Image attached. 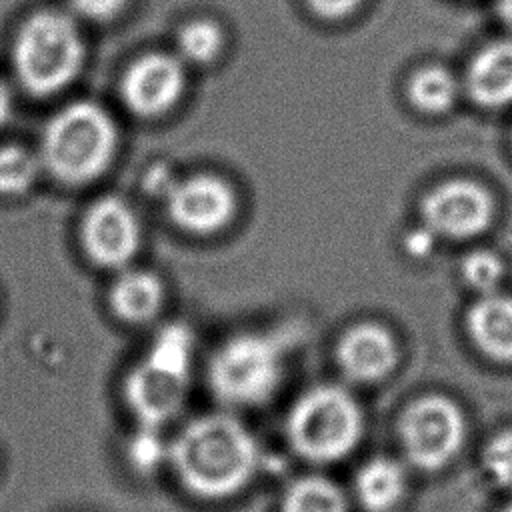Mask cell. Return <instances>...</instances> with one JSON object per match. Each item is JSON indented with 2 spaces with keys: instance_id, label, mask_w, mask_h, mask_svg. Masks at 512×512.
Listing matches in <instances>:
<instances>
[{
  "instance_id": "27",
  "label": "cell",
  "mask_w": 512,
  "mask_h": 512,
  "mask_svg": "<svg viewBox=\"0 0 512 512\" xmlns=\"http://www.w3.org/2000/svg\"><path fill=\"white\" fill-rule=\"evenodd\" d=\"M434 240H436V234L424 224V226H418V228L410 230V232L406 234L404 244H406L408 254L422 258V256H426V254L432 250Z\"/></svg>"
},
{
  "instance_id": "1",
  "label": "cell",
  "mask_w": 512,
  "mask_h": 512,
  "mask_svg": "<svg viewBox=\"0 0 512 512\" xmlns=\"http://www.w3.org/2000/svg\"><path fill=\"white\" fill-rule=\"evenodd\" d=\"M168 464L192 496L222 500L252 482L260 468V448L248 426L236 416L204 414L174 436Z\"/></svg>"
},
{
  "instance_id": "13",
  "label": "cell",
  "mask_w": 512,
  "mask_h": 512,
  "mask_svg": "<svg viewBox=\"0 0 512 512\" xmlns=\"http://www.w3.org/2000/svg\"><path fill=\"white\" fill-rule=\"evenodd\" d=\"M466 330L476 350L498 364H512V296L480 294L468 308Z\"/></svg>"
},
{
  "instance_id": "3",
  "label": "cell",
  "mask_w": 512,
  "mask_h": 512,
  "mask_svg": "<svg viewBox=\"0 0 512 512\" xmlns=\"http://www.w3.org/2000/svg\"><path fill=\"white\" fill-rule=\"evenodd\" d=\"M284 354L286 346L276 334H236L212 354L208 384L228 408L260 406L282 382Z\"/></svg>"
},
{
  "instance_id": "26",
  "label": "cell",
  "mask_w": 512,
  "mask_h": 512,
  "mask_svg": "<svg viewBox=\"0 0 512 512\" xmlns=\"http://www.w3.org/2000/svg\"><path fill=\"white\" fill-rule=\"evenodd\" d=\"M174 184H176V178L172 176V172L166 164H156V166L148 168V172L144 176V190L154 196L166 198Z\"/></svg>"
},
{
  "instance_id": "7",
  "label": "cell",
  "mask_w": 512,
  "mask_h": 512,
  "mask_svg": "<svg viewBox=\"0 0 512 512\" xmlns=\"http://www.w3.org/2000/svg\"><path fill=\"white\" fill-rule=\"evenodd\" d=\"M422 218L436 236L468 238L488 226L492 200L482 186L470 180L444 182L426 194Z\"/></svg>"
},
{
  "instance_id": "24",
  "label": "cell",
  "mask_w": 512,
  "mask_h": 512,
  "mask_svg": "<svg viewBox=\"0 0 512 512\" xmlns=\"http://www.w3.org/2000/svg\"><path fill=\"white\" fill-rule=\"evenodd\" d=\"M462 276L464 282L480 294L496 292L504 276V264L496 254L488 250H476L464 258Z\"/></svg>"
},
{
  "instance_id": "30",
  "label": "cell",
  "mask_w": 512,
  "mask_h": 512,
  "mask_svg": "<svg viewBox=\"0 0 512 512\" xmlns=\"http://www.w3.org/2000/svg\"><path fill=\"white\" fill-rule=\"evenodd\" d=\"M8 112H10V96H8V90L0 84V126L6 122Z\"/></svg>"
},
{
  "instance_id": "2",
  "label": "cell",
  "mask_w": 512,
  "mask_h": 512,
  "mask_svg": "<svg viewBox=\"0 0 512 512\" xmlns=\"http://www.w3.org/2000/svg\"><path fill=\"white\" fill-rule=\"evenodd\" d=\"M286 436L292 450L308 462L342 460L362 436L360 404L336 384L314 386L292 404Z\"/></svg>"
},
{
  "instance_id": "6",
  "label": "cell",
  "mask_w": 512,
  "mask_h": 512,
  "mask_svg": "<svg viewBox=\"0 0 512 512\" xmlns=\"http://www.w3.org/2000/svg\"><path fill=\"white\" fill-rule=\"evenodd\" d=\"M404 456L424 472L448 466L464 446L466 418L462 408L444 394L412 400L398 422Z\"/></svg>"
},
{
  "instance_id": "29",
  "label": "cell",
  "mask_w": 512,
  "mask_h": 512,
  "mask_svg": "<svg viewBox=\"0 0 512 512\" xmlns=\"http://www.w3.org/2000/svg\"><path fill=\"white\" fill-rule=\"evenodd\" d=\"M496 12L506 24L512 26V0H496Z\"/></svg>"
},
{
  "instance_id": "28",
  "label": "cell",
  "mask_w": 512,
  "mask_h": 512,
  "mask_svg": "<svg viewBox=\"0 0 512 512\" xmlns=\"http://www.w3.org/2000/svg\"><path fill=\"white\" fill-rule=\"evenodd\" d=\"M316 14L324 18H340L352 12L360 0H308Z\"/></svg>"
},
{
  "instance_id": "20",
  "label": "cell",
  "mask_w": 512,
  "mask_h": 512,
  "mask_svg": "<svg viewBox=\"0 0 512 512\" xmlns=\"http://www.w3.org/2000/svg\"><path fill=\"white\" fill-rule=\"evenodd\" d=\"M224 44L222 30L212 20H194L186 24L178 34V50L184 60L190 62H210L218 56Z\"/></svg>"
},
{
  "instance_id": "17",
  "label": "cell",
  "mask_w": 512,
  "mask_h": 512,
  "mask_svg": "<svg viewBox=\"0 0 512 512\" xmlns=\"http://www.w3.org/2000/svg\"><path fill=\"white\" fill-rule=\"evenodd\" d=\"M280 512H348V504L328 478L304 476L286 488Z\"/></svg>"
},
{
  "instance_id": "25",
  "label": "cell",
  "mask_w": 512,
  "mask_h": 512,
  "mask_svg": "<svg viewBox=\"0 0 512 512\" xmlns=\"http://www.w3.org/2000/svg\"><path fill=\"white\" fill-rule=\"evenodd\" d=\"M70 2L86 18L108 20L120 12L126 0H70Z\"/></svg>"
},
{
  "instance_id": "31",
  "label": "cell",
  "mask_w": 512,
  "mask_h": 512,
  "mask_svg": "<svg viewBox=\"0 0 512 512\" xmlns=\"http://www.w3.org/2000/svg\"><path fill=\"white\" fill-rule=\"evenodd\" d=\"M502 512H512V500L502 508Z\"/></svg>"
},
{
  "instance_id": "22",
  "label": "cell",
  "mask_w": 512,
  "mask_h": 512,
  "mask_svg": "<svg viewBox=\"0 0 512 512\" xmlns=\"http://www.w3.org/2000/svg\"><path fill=\"white\" fill-rule=\"evenodd\" d=\"M38 174L34 156L20 146L0 148V194L26 192Z\"/></svg>"
},
{
  "instance_id": "14",
  "label": "cell",
  "mask_w": 512,
  "mask_h": 512,
  "mask_svg": "<svg viewBox=\"0 0 512 512\" xmlns=\"http://www.w3.org/2000/svg\"><path fill=\"white\" fill-rule=\"evenodd\" d=\"M468 92L488 108L512 102V40L486 46L468 68Z\"/></svg>"
},
{
  "instance_id": "18",
  "label": "cell",
  "mask_w": 512,
  "mask_h": 512,
  "mask_svg": "<svg viewBox=\"0 0 512 512\" xmlns=\"http://www.w3.org/2000/svg\"><path fill=\"white\" fill-rule=\"evenodd\" d=\"M152 364H158L170 372L190 378L194 362V334L182 322L164 324L152 338L144 356Z\"/></svg>"
},
{
  "instance_id": "11",
  "label": "cell",
  "mask_w": 512,
  "mask_h": 512,
  "mask_svg": "<svg viewBox=\"0 0 512 512\" xmlns=\"http://www.w3.org/2000/svg\"><path fill=\"white\" fill-rule=\"evenodd\" d=\"M184 68L176 56L146 54L138 58L122 80V96L130 110L156 116L168 110L182 94Z\"/></svg>"
},
{
  "instance_id": "15",
  "label": "cell",
  "mask_w": 512,
  "mask_h": 512,
  "mask_svg": "<svg viewBox=\"0 0 512 512\" xmlns=\"http://www.w3.org/2000/svg\"><path fill=\"white\" fill-rule=\"evenodd\" d=\"M404 466L388 456H374L366 460L354 478V492L358 502L368 512H388L406 494Z\"/></svg>"
},
{
  "instance_id": "4",
  "label": "cell",
  "mask_w": 512,
  "mask_h": 512,
  "mask_svg": "<svg viewBox=\"0 0 512 512\" xmlns=\"http://www.w3.org/2000/svg\"><path fill=\"white\" fill-rule=\"evenodd\" d=\"M114 150V122L92 102L70 104L44 130L42 158L62 182L80 184L96 178L112 160Z\"/></svg>"
},
{
  "instance_id": "12",
  "label": "cell",
  "mask_w": 512,
  "mask_h": 512,
  "mask_svg": "<svg viewBox=\"0 0 512 512\" xmlns=\"http://www.w3.org/2000/svg\"><path fill=\"white\" fill-rule=\"evenodd\" d=\"M336 362L340 372L352 382H380L398 364V344L384 326L362 322L340 336Z\"/></svg>"
},
{
  "instance_id": "5",
  "label": "cell",
  "mask_w": 512,
  "mask_h": 512,
  "mask_svg": "<svg viewBox=\"0 0 512 512\" xmlns=\"http://www.w3.org/2000/svg\"><path fill=\"white\" fill-rule=\"evenodd\" d=\"M84 60L78 28L62 14H34L14 44V66L22 84L34 94H50L66 86Z\"/></svg>"
},
{
  "instance_id": "19",
  "label": "cell",
  "mask_w": 512,
  "mask_h": 512,
  "mask_svg": "<svg viewBox=\"0 0 512 512\" xmlns=\"http://www.w3.org/2000/svg\"><path fill=\"white\" fill-rule=\"evenodd\" d=\"M454 76L440 66H426L418 70L408 82V96L416 108L424 112H442L450 108L456 98Z\"/></svg>"
},
{
  "instance_id": "23",
  "label": "cell",
  "mask_w": 512,
  "mask_h": 512,
  "mask_svg": "<svg viewBox=\"0 0 512 512\" xmlns=\"http://www.w3.org/2000/svg\"><path fill=\"white\" fill-rule=\"evenodd\" d=\"M482 466L498 488L512 492V428L500 430L486 442Z\"/></svg>"
},
{
  "instance_id": "10",
  "label": "cell",
  "mask_w": 512,
  "mask_h": 512,
  "mask_svg": "<svg viewBox=\"0 0 512 512\" xmlns=\"http://www.w3.org/2000/svg\"><path fill=\"white\" fill-rule=\"evenodd\" d=\"M138 238V220L120 198H100L84 218L82 242L100 266H124L134 256Z\"/></svg>"
},
{
  "instance_id": "21",
  "label": "cell",
  "mask_w": 512,
  "mask_h": 512,
  "mask_svg": "<svg viewBox=\"0 0 512 512\" xmlns=\"http://www.w3.org/2000/svg\"><path fill=\"white\" fill-rule=\"evenodd\" d=\"M168 448L170 442L164 440L162 428L138 426L128 442V460L138 472L152 474L168 462Z\"/></svg>"
},
{
  "instance_id": "8",
  "label": "cell",
  "mask_w": 512,
  "mask_h": 512,
  "mask_svg": "<svg viewBox=\"0 0 512 512\" xmlns=\"http://www.w3.org/2000/svg\"><path fill=\"white\" fill-rule=\"evenodd\" d=\"M190 378L150 360L138 362L124 380V398L140 426L164 428L184 406Z\"/></svg>"
},
{
  "instance_id": "16",
  "label": "cell",
  "mask_w": 512,
  "mask_h": 512,
  "mask_svg": "<svg viewBox=\"0 0 512 512\" xmlns=\"http://www.w3.org/2000/svg\"><path fill=\"white\" fill-rule=\"evenodd\" d=\"M164 300L162 282L144 270L124 272L110 290V306L118 318L142 324L152 320Z\"/></svg>"
},
{
  "instance_id": "9",
  "label": "cell",
  "mask_w": 512,
  "mask_h": 512,
  "mask_svg": "<svg viewBox=\"0 0 512 512\" xmlns=\"http://www.w3.org/2000/svg\"><path fill=\"white\" fill-rule=\"evenodd\" d=\"M172 220L194 234L220 230L234 212L232 188L210 174H196L176 180L166 196Z\"/></svg>"
}]
</instances>
